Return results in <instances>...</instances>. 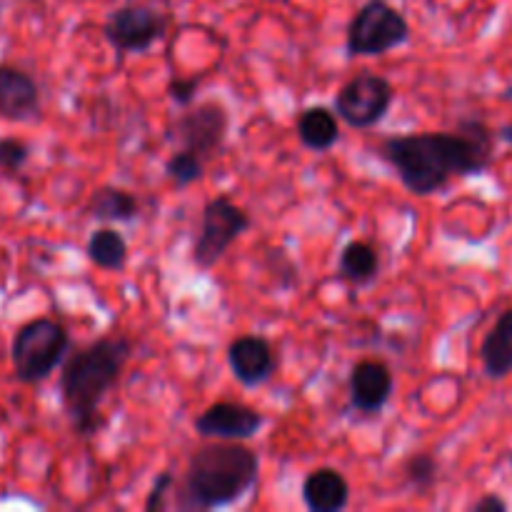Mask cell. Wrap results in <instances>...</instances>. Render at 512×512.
Segmentation results:
<instances>
[{"instance_id":"1","label":"cell","mask_w":512,"mask_h":512,"mask_svg":"<svg viewBox=\"0 0 512 512\" xmlns=\"http://www.w3.org/2000/svg\"><path fill=\"white\" fill-rule=\"evenodd\" d=\"M380 155L413 195L440 193L453 178L483 175L493 165L495 133L478 118L460 120L458 130L393 135L380 145Z\"/></svg>"},{"instance_id":"2","label":"cell","mask_w":512,"mask_h":512,"mask_svg":"<svg viewBox=\"0 0 512 512\" xmlns=\"http://www.w3.org/2000/svg\"><path fill=\"white\" fill-rule=\"evenodd\" d=\"M130 355L133 340L105 335L65 360L60 370V398L75 433L88 438L100 428V405L118 385Z\"/></svg>"},{"instance_id":"3","label":"cell","mask_w":512,"mask_h":512,"mask_svg":"<svg viewBox=\"0 0 512 512\" xmlns=\"http://www.w3.org/2000/svg\"><path fill=\"white\" fill-rule=\"evenodd\" d=\"M258 470V453L240 445V440L205 445L188 460L180 508L218 510L235 505L258 483Z\"/></svg>"},{"instance_id":"4","label":"cell","mask_w":512,"mask_h":512,"mask_svg":"<svg viewBox=\"0 0 512 512\" xmlns=\"http://www.w3.org/2000/svg\"><path fill=\"white\" fill-rule=\"evenodd\" d=\"M70 350V335L58 320L35 318L20 325L10 345L13 373L18 383L35 385L48 380Z\"/></svg>"},{"instance_id":"5","label":"cell","mask_w":512,"mask_h":512,"mask_svg":"<svg viewBox=\"0 0 512 512\" xmlns=\"http://www.w3.org/2000/svg\"><path fill=\"white\" fill-rule=\"evenodd\" d=\"M408 38L410 25L405 15L385 0H370L350 20L345 48L350 58H373L400 48Z\"/></svg>"},{"instance_id":"6","label":"cell","mask_w":512,"mask_h":512,"mask_svg":"<svg viewBox=\"0 0 512 512\" xmlns=\"http://www.w3.org/2000/svg\"><path fill=\"white\" fill-rule=\"evenodd\" d=\"M250 225H253L250 215L225 195L208 200L203 208V218H200V233L193 243V253H190L193 263L200 270L215 268V263H220L230 245L240 235L248 233Z\"/></svg>"},{"instance_id":"7","label":"cell","mask_w":512,"mask_h":512,"mask_svg":"<svg viewBox=\"0 0 512 512\" xmlns=\"http://www.w3.org/2000/svg\"><path fill=\"white\" fill-rule=\"evenodd\" d=\"M395 100V88L388 78L378 73H363L353 75L343 88L335 95V115L350 128L368 130L378 125L385 118Z\"/></svg>"},{"instance_id":"8","label":"cell","mask_w":512,"mask_h":512,"mask_svg":"<svg viewBox=\"0 0 512 512\" xmlns=\"http://www.w3.org/2000/svg\"><path fill=\"white\" fill-rule=\"evenodd\" d=\"M168 15L153 5H120L105 18L103 35L115 53H145L168 33Z\"/></svg>"},{"instance_id":"9","label":"cell","mask_w":512,"mask_h":512,"mask_svg":"<svg viewBox=\"0 0 512 512\" xmlns=\"http://www.w3.org/2000/svg\"><path fill=\"white\" fill-rule=\"evenodd\" d=\"M230 128V115L223 103L218 100H208L195 108H185L173 123V138L178 148L190 150L198 158L208 163L225 143V135Z\"/></svg>"},{"instance_id":"10","label":"cell","mask_w":512,"mask_h":512,"mask_svg":"<svg viewBox=\"0 0 512 512\" xmlns=\"http://www.w3.org/2000/svg\"><path fill=\"white\" fill-rule=\"evenodd\" d=\"M265 425L260 410L240 403H213L195 418V433L215 440H250Z\"/></svg>"},{"instance_id":"11","label":"cell","mask_w":512,"mask_h":512,"mask_svg":"<svg viewBox=\"0 0 512 512\" xmlns=\"http://www.w3.org/2000/svg\"><path fill=\"white\" fill-rule=\"evenodd\" d=\"M395 380L383 360H360L350 370V403L358 413L378 415L393 395Z\"/></svg>"},{"instance_id":"12","label":"cell","mask_w":512,"mask_h":512,"mask_svg":"<svg viewBox=\"0 0 512 512\" xmlns=\"http://www.w3.org/2000/svg\"><path fill=\"white\" fill-rule=\"evenodd\" d=\"M228 365L245 388H258L275 373L273 345L260 335H243L228 345Z\"/></svg>"},{"instance_id":"13","label":"cell","mask_w":512,"mask_h":512,"mask_svg":"<svg viewBox=\"0 0 512 512\" xmlns=\"http://www.w3.org/2000/svg\"><path fill=\"white\" fill-rule=\"evenodd\" d=\"M40 113V88L35 78L15 65L0 63V118L25 123Z\"/></svg>"},{"instance_id":"14","label":"cell","mask_w":512,"mask_h":512,"mask_svg":"<svg viewBox=\"0 0 512 512\" xmlns=\"http://www.w3.org/2000/svg\"><path fill=\"white\" fill-rule=\"evenodd\" d=\"M303 503L310 512H340L350 503V485L335 468H318L305 478Z\"/></svg>"},{"instance_id":"15","label":"cell","mask_w":512,"mask_h":512,"mask_svg":"<svg viewBox=\"0 0 512 512\" xmlns=\"http://www.w3.org/2000/svg\"><path fill=\"white\" fill-rule=\"evenodd\" d=\"M480 360L488 378L503 380L512 375V308L503 310L480 345Z\"/></svg>"},{"instance_id":"16","label":"cell","mask_w":512,"mask_h":512,"mask_svg":"<svg viewBox=\"0 0 512 512\" xmlns=\"http://www.w3.org/2000/svg\"><path fill=\"white\" fill-rule=\"evenodd\" d=\"M338 120L335 110L325 108V105H310L295 120V133L305 148L313 153H325L340 140Z\"/></svg>"},{"instance_id":"17","label":"cell","mask_w":512,"mask_h":512,"mask_svg":"<svg viewBox=\"0 0 512 512\" xmlns=\"http://www.w3.org/2000/svg\"><path fill=\"white\" fill-rule=\"evenodd\" d=\"M140 213V203L133 193L115 185H103L88 200V215L103 223H128Z\"/></svg>"},{"instance_id":"18","label":"cell","mask_w":512,"mask_h":512,"mask_svg":"<svg viewBox=\"0 0 512 512\" xmlns=\"http://www.w3.org/2000/svg\"><path fill=\"white\" fill-rule=\"evenodd\" d=\"M338 273L353 285H370L380 273V253L365 240H350L340 250Z\"/></svg>"},{"instance_id":"19","label":"cell","mask_w":512,"mask_h":512,"mask_svg":"<svg viewBox=\"0 0 512 512\" xmlns=\"http://www.w3.org/2000/svg\"><path fill=\"white\" fill-rule=\"evenodd\" d=\"M85 255H88V260L95 268L118 273L128 263V240L115 228H98L90 233Z\"/></svg>"},{"instance_id":"20","label":"cell","mask_w":512,"mask_h":512,"mask_svg":"<svg viewBox=\"0 0 512 512\" xmlns=\"http://www.w3.org/2000/svg\"><path fill=\"white\" fill-rule=\"evenodd\" d=\"M203 173H205V160L183 148L175 150V153L168 158V163H165V175H168V178L175 183V188L180 190L198 183V180L203 178Z\"/></svg>"},{"instance_id":"21","label":"cell","mask_w":512,"mask_h":512,"mask_svg":"<svg viewBox=\"0 0 512 512\" xmlns=\"http://www.w3.org/2000/svg\"><path fill=\"white\" fill-rule=\"evenodd\" d=\"M438 470H440V465L433 455L418 453V455H413V458H408L403 473H405V480H408L410 488H413L415 493L425 495L428 490L435 488V483H438Z\"/></svg>"},{"instance_id":"22","label":"cell","mask_w":512,"mask_h":512,"mask_svg":"<svg viewBox=\"0 0 512 512\" xmlns=\"http://www.w3.org/2000/svg\"><path fill=\"white\" fill-rule=\"evenodd\" d=\"M30 158V145L18 138H0V170L8 175L20 173Z\"/></svg>"},{"instance_id":"23","label":"cell","mask_w":512,"mask_h":512,"mask_svg":"<svg viewBox=\"0 0 512 512\" xmlns=\"http://www.w3.org/2000/svg\"><path fill=\"white\" fill-rule=\"evenodd\" d=\"M200 90V78H173L168 83V95L175 105L180 108H188L193 105L195 95Z\"/></svg>"},{"instance_id":"24","label":"cell","mask_w":512,"mask_h":512,"mask_svg":"<svg viewBox=\"0 0 512 512\" xmlns=\"http://www.w3.org/2000/svg\"><path fill=\"white\" fill-rule=\"evenodd\" d=\"M175 478L173 473H160L158 478H155L153 488H150L148 498H145V512H163L165 510V495H168V490L173 488Z\"/></svg>"},{"instance_id":"25","label":"cell","mask_w":512,"mask_h":512,"mask_svg":"<svg viewBox=\"0 0 512 512\" xmlns=\"http://www.w3.org/2000/svg\"><path fill=\"white\" fill-rule=\"evenodd\" d=\"M470 510L473 512H508L510 505H508V500L500 498L498 493H488V495H483L480 500H475V505Z\"/></svg>"},{"instance_id":"26","label":"cell","mask_w":512,"mask_h":512,"mask_svg":"<svg viewBox=\"0 0 512 512\" xmlns=\"http://www.w3.org/2000/svg\"><path fill=\"white\" fill-rule=\"evenodd\" d=\"M495 138H500V140H503V143L512 145V125H503V128H500L498 133H495Z\"/></svg>"},{"instance_id":"27","label":"cell","mask_w":512,"mask_h":512,"mask_svg":"<svg viewBox=\"0 0 512 512\" xmlns=\"http://www.w3.org/2000/svg\"><path fill=\"white\" fill-rule=\"evenodd\" d=\"M510 463H512V455H510Z\"/></svg>"}]
</instances>
